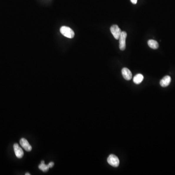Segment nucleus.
<instances>
[{
	"label": "nucleus",
	"instance_id": "9b49d317",
	"mask_svg": "<svg viewBox=\"0 0 175 175\" xmlns=\"http://www.w3.org/2000/svg\"><path fill=\"white\" fill-rule=\"evenodd\" d=\"M39 168L41 170V171H43L44 172H46L48 171L49 167L48 165L45 164L44 161H41V164L39 165Z\"/></svg>",
	"mask_w": 175,
	"mask_h": 175
},
{
	"label": "nucleus",
	"instance_id": "6e6552de",
	"mask_svg": "<svg viewBox=\"0 0 175 175\" xmlns=\"http://www.w3.org/2000/svg\"><path fill=\"white\" fill-rule=\"evenodd\" d=\"M171 81V78L170 76H165L163 78L161 81H160V85L161 87H167Z\"/></svg>",
	"mask_w": 175,
	"mask_h": 175
},
{
	"label": "nucleus",
	"instance_id": "423d86ee",
	"mask_svg": "<svg viewBox=\"0 0 175 175\" xmlns=\"http://www.w3.org/2000/svg\"><path fill=\"white\" fill-rule=\"evenodd\" d=\"M20 143L21 146L26 151L28 152L31 151L32 148V146L29 144V143H28V141L26 139H24V138H21L20 140Z\"/></svg>",
	"mask_w": 175,
	"mask_h": 175
},
{
	"label": "nucleus",
	"instance_id": "f03ea898",
	"mask_svg": "<svg viewBox=\"0 0 175 175\" xmlns=\"http://www.w3.org/2000/svg\"><path fill=\"white\" fill-rule=\"evenodd\" d=\"M127 34L125 31H123L121 33L120 36L119 38V48L121 50H125L126 47V39Z\"/></svg>",
	"mask_w": 175,
	"mask_h": 175
},
{
	"label": "nucleus",
	"instance_id": "1a4fd4ad",
	"mask_svg": "<svg viewBox=\"0 0 175 175\" xmlns=\"http://www.w3.org/2000/svg\"><path fill=\"white\" fill-rule=\"evenodd\" d=\"M148 45L151 48L153 49H157L159 47V44L157 41L153 40V39H150L148 41Z\"/></svg>",
	"mask_w": 175,
	"mask_h": 175
},
{
	"label": "nucleus",
	"instance_id": "ddd939ff",
	"mask_svg": "<svg viewBox=\"0 0 175 175\" xmlns=\"http://www.w3.org/2000/svg\"><path fill=\"white\" fill-rule=\"evenodd\" d=\"M138 0H130V1L133 4H136L137 3Z\"/></svg>",
	"mask_w": 175,
	"mask_h": 175
},
{
	"label": "nucleus",
	"instance_id": "9d476101",
	"mask_svg": "<svg viewBox=\"0 0 175 175\" xmlns=\"http://www.w3.org/2000/svg\"><path fill=\"white\" fill-rule=\"evenodd\" d=\"M144 79V76L141 74H136L133 78V82L136 84H139L143 81Z\"/></svg>",
	"mask_w": 175,
	"mask_h": 175
},
{
	"label": "nucleus",
	"instance_id": "0eeeda50",
	"mask_svg": "<svg viewBox=\"0 0 175 175\" xmlns=\"http://www.w3.org/2000/svg\"><path fill=\"white\" fill-rule=\"evenodd\" d=\"M122 74L124 78L126 80L131 79L132 74L130 70L126 68H124L122 70Z\"/></svg>",
	"mask_w": 175,
	"mask_h": 175
},
{
	"label": "nucleus",
	"instance_id": "39448f33",
	"mask_svg": "<svg viewBox=\"0 0 175 175\" xmlns=\"http://www.w3.org/2000/svg\"><path fill=\"white\" fill-rule=\"evenodd\" d=\"M14 152L18 158L21 159L24 156V152L23 149L20 147L18 144H15L13 146Z\"/></svg>",
	"mask_w": 175,
	"mask_h": 175
},
{
	"label": "nucleus",
	"instance_id": "f8f14e48",
	"mask_svg": "<svg viewBox=\"0 0 175 175\" xmlns=\"http://www.w3.org/2000/svg\"><path fill=\"white\" fill-rule=\"evenodd\" d=\"M54 163L53 162H50L48 164V166L49 167V168H52L54 166Z\"/></svg>",
	"mask_w": 175,
	"mask_h": 175
},
{
	"label": "nucleus",
	"instance_id": "20e7f679",
	"mask_svg": "<svg viewBox=\"0 0 175 175\" xmlns=\"http://www.w3.org/2000/svg\"><path fill=\"white\" fill-rule=\"evenodd\" d=\"M111 32L116 39H119L122 33L121 30L117 25H113L111 27Z\"/></svg>",
	"mask_w": 175,
	"mask_h": 175
},
{
	"label": "nucleus",
	"instance_id": "4468645a",
	"mask_svg": "<svg viewBox=\"0 0 175 175\" xmlns=\"http://www.w3.org/2000/svg\"><path fill=\"white\" fill-rule=\"evenodd\" d=\"M25 175H30V174H29V173H26L25 174Z\"/></svg>",
	"mask_w": 175,
	"mask_h": 175
},
{
	"label": "nucleus",
	"instance_id": "7ed1b4c3",
	"mask_svg": "<svg viewBox=\"0 0 175 175\" xmlns=\"http://www.w3.org/2000/svg\"><path fill=\"white\" fill-rule=\"evenodd\" d=\"M107 161H108V163L112 166L117 167L119 166V163H120L119 159L114 155L111 154V155H109V157H108Z\"/></svg>",
	"mask_w": 175,
	"mask_h": 175
},
{
	"label": "nucleus",
	"instance_id": "f257e3e1",
	"mask_svg": "<svg viewBox=\"0 0 175 175\" xmlns=\"http://www.w3.org/2000/svg\"><path fill=\"white\" fill-rule=\"evenodd\" d=\"M60 33L64 36H66L67 38L72 39L74 36V33L73 30L70 27L67 26H62L61 27L60 29Z\"/></svg>",
	"mask_w": 175,
	"mask_h": 175
}]
</instances>
